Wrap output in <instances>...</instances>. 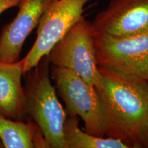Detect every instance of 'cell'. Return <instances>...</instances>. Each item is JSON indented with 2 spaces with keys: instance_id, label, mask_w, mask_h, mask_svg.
<instances>
[{
  "instance_id": "6da1fadb",
  "label": "cell",
  "mask_w": 148,
  "mask_h": 148,
  "mask_svg": "<svg viewBox=\"0 0 148 148\" xmlns=\"http://www.w3.org/2000/svg\"><path fill=\"white\" fill-rule=\"evenodd\" d=\"M95 87L105 121V136L128 148L148 147V85L145 79L99 66Z\"/></svg>"
},
{
  "instance_id": "7a4b0ae2",
  "label": "cell",
  "mask_w": 148,
  "mask_h": 148,
  "mask_svg": "<svg viewBox=\"0 0 148 148\" xmlns=\"http://www.w3.org/2000/svg\"><path fill=\"white\" fill-rule=\"evenodd\" d=\"M49 64L45 56L23 75L25 114L27 120H32L40 129L45 147L66 148L64 125L66 113L51 84Z\"/></svg>"
},
{
  "instance_id": "3957f363",
  "label": "cell",
  "mask_w": 148,
  "mask_h": 148,
  "mask_svg": "<svg viewBox=\"0 0 148 148\" xmlns=\"http://www.w3.org/2000/svg\"><path fill=\"white\" fill-rule=\"evenodd\" d=\"M95 30L92 23L82 16L47 55L53 66L73 71L95 87L101 81L95 45Z\"/></svg>"
},
{
  "instance_id": "277c9868",
  "label": "cell",
  "mask_w": 148,
  "mask_h": 148,
  "mask_svg": "<svg viewBox=\"0 0 148 148\" xmlns=\"http://www.w3.org/2000/svg\"><path fill=\"white\" fill-rule=\"evenodd\" d=\"M50 76L65 105L66 114L81 118L88 134L104 137V115L95 86L71 70L58 66L52 65Z\"/></svg>"
},
{
  "instance_id": "5b68a950",
  "label": "cell",
  "mask_w": 148,
  "mask_h": 148,
  "mask_svg": "<svg viewBox=\"0 0 148 148\" xmlns=\"http://www.w3.org/2000/svg\"><path fill=\"white\" fill-rule=\"evenodd\" d=\"M94 45L99 66L148 78V32L114 36L95 32Z\"/></svg>"
},
{
  "instance_id": "8992f818",
  "label": "cell",
  "mask_w": 148,
  "mask_h": 148,
  "mask_svg": "<svg viewBox=\"0 0 148 148\" xmlns=\"http://www.w3.org/2000/svg\"><path fill=\"white\" fill-rule=\"evenodd\" d=\"M89 0H53L37 25L36 40L23 58V75L35 67L53 45L82 16Z\"/></svg>"
},
{
  "instance_id": "52a82bcc",
  "label": "cell",
  "mask_w": 148,
  "mask_h": 148,
  "mask_svg": "<svg viewBox=\"0 0 148 148\" xmlns=\"http://www.w3.org/2000/svg\"><path fill=\"white\" fill-rule=\"evenodd\" d=\"M92 25L95 32L114 36L148 32V0H112Z\"/></svg>"
},
{
  "instance_id": "ba28073f",
  "label": "cell",
  "mask_w": 148,
  "mask_h": 148,
  "mask_svg": "<svg viewBox=\"0 0 148 148\" xmlns=\"http://www.w3.org/2000/svg\"><path fill=\"white\" fill-rule=\"evenodd\" d=\"M53 0H20L18 12L0 34V61L18 60L25 40L37 27L46 9Z\"/></svg>"
},
{
  "instance_id": "9c48e42d",
  "label": "cell",
  "mask_w": 148,
  "mask_h": 148,
  "mask_svg": "<svg viewBox=\"0 0 148 148\" xmlns=\"http://www.w3.org/2000/svg\"><path fill=\"white\" fill-rule=\"evenodd\" d=\"M22 75L23 59L15 62L0 61V114L15 121H26Z\"/></svg>"
},
{
  "instance_id": "30bf717a",
  "label": "cell",
  "mask_w": 148,
  "mask_h": 148,
  "mask_svg": "<svg viewBox=\"0 0 148 148\" xmlns=\"http://www.w3.org/2000/svg\"><path fill=\"white\" fill-rule=\"evenodd\" d=\"M0 138L5 148L45 147L40 129L30 119L15 121L0 114Z\"/></svg>"
},
{
  "instance_id": "8fae6325",
  "label": "cell",
  "mask_w": 148,
  "mask_h": 148,
  "mask_svg": "<svg viewBox=\"0 0 148 148\" xmlns=\"http://www.w3.org/2000/svg\"><path fill=\"white\" fill-rule=\"evenodd\" d=\"M66 148H128L119 139L88 134L79 127L78 117L66 114L64 125Z\"/></svg>"
},
{
  "instance_id": "7c38bea8",
  "label": "cell",
  "mask_w": 148,
  "mask_h": 148,
  "mask_svg": "<svg viewBox=\"0 0 148 148\" xmlns=\"http://www.w3.org/2000/svg\"><path fill=\"white\" fill-rule=\"evenodd\" d=\"M20 0H0V14L9 8L17 6Z\"/></svg>"
},
{
  "instance_id": "4fadbf2b",
  "label": "cell",
  "mask_w": 148,
  "mask_h": 148,
  "mask_svg": "<svg viewBox=\"0 0 148 148\" xmlns=\"http://www.w3.org/2000/svg\"><path fill=\"white\" fill-rule=\"evenodd\" d=\"M4 147V146H3V144L2 143V140H1V138H0V148H3Z\"/></svg>"
},
{
  "instance_id": "5bb4252c",
  "label": "cell",
  "mask_w": 148,
  "mask_h": 148,
  "mask_svg": "<svg viewBox=\"0 0 148 148\" xmlns=\"http://www.w3.org/2000/svg\"><path fill=\"white\" fill-rule=\"evenodd\" d=\"M145 80L146 81V82H147V85H148V78H147V79H145Z\"/></svg>"
}]
</instances>
